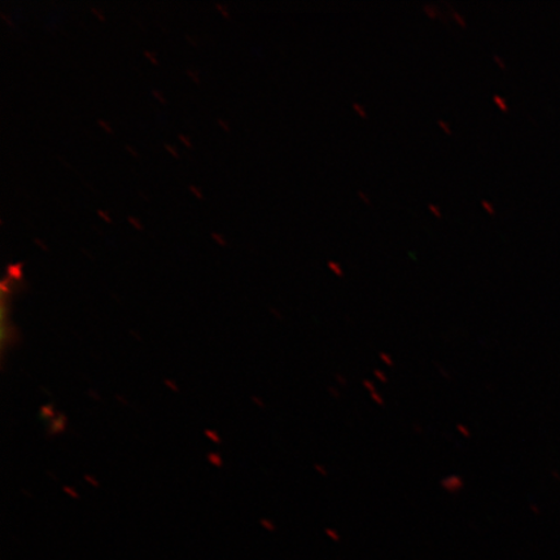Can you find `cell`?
Instances as JSON below:
<instances>
[{"label": "cell", "mask_w": 560, "mask_h": 560, "mask_svg": "<svg viewBox=\"0 0 560 560\" xmlns=\"http://www.w3.org/2000/svg\"><path fill=\"white\" fill-rule=\"evenodd\" d=\"M440 487L445 490L446 493L457 494L466 487V481L460 475H447L441 479Z\"/></svg>", "instance_id": "obj_1"}, {"label": "cell", "mask_w": 560, "mask_h": 560, "mask_svg": "<svg viewBox=\"0 0 560 560\" xmlns=\"http://www.w3.org/2000/svg\"><path fill=\"white\" fill-rule=\"evenodd\" d=\"M327 268L332 272L334 276L339 278L345 277V269H342V266L339 262L328 260Z\"/></svg>", "instance_id": "obj_2"}, {"label": "cell", "mask_w": 560, "mask_h": 560, "mask_svg": "<svg viewBox=\"0 0 560 560\" xmlns=\"http://www.w3.org/2000/svg\"><path fill=\"white\" fill-rule=\"evenodd\" d=\"M455 429H457V432L459 433V435L462 438L471 439V436H472L471 430L468 429V427L466 424L458 423L457 427H455Z\"/></svg>", "instance_id": "obj_3"}, {"label": "cell", "mask_w": 560, "mask_h": 560, "mask_svg": "<svg viewBox=\"0 0 560 560\" xmlns=\"http://www.w3.org/2000/svg\"><path fill=\"white\" fill-rule=\"evenodd\" d=\"M423 10L431 19H436L440 16L439 10L433 4H424Z\"/></svg>", "instance_id": "obj_4"}, {"label": "cell", "mask_w": 560, "mask_h": 560, "mask_svg": "<svg viewBox=\"0 0 560 560\" xmlns=\"http://www.w3.org/2000/svg\"><path fill=\"white\" fill-rule=\"evenodd\" d=\"M380 359H381L382 363H384L385 366H387V368L395 366V361H394V359H392V355L389 353L381 352Z\"/></svg>", "instance_id": "obj_5"}, {"label": "cell", "mask_w": 560, "mask_h": 560, "mask_svg": "<svg viewBox=\"0 0 560 560\" xmlns=\"http://www.w3.org/2000/svg\"><path fill=\"white\" fill-rule=\"evenodd\" d=\"M374 377H375L376 382H380L382 384H387L388 383L387 374H385L384 371L381 370V369H375L374 370Z\"/></svg>", "instance_id": "obj_6"}, {"label": "cell", "mask_w": 560, "mask_h": 560, "mask_svg": "<svg viewBox=\"0 0 560 560\" xmlns=\"http://www.w3.org/2000/svg\"><path fill=\"white\" fill-rule=\"evenodd\" d=\"M370 397H371V400L374 401V404H376L377 406H385V401H384V398L383 396L380 394V392L374 390V392H370Z\"/></svg>", "instance_id": "obj_7"}, {"label": "cell", "mask_w": 560, "mask_h": 560, "mask_svg": "<svg viewBox=\"0 0 560 560\" xmlns=\"http://www.w3.org/2000/svg\"><path fill=\"white\" fill-rule=\"evenodd\" d=\"M314 470H315V472L320 475L322 478H327V476H328V470H327V467L325 465L315 464L314 465Z\"/></svg>", "instance_id": "obj_8"}, {"label": "cell", "mask_w": 560, "mask_h": 560, "mask_svg": "<svg viewBox=\"0 0 560 560\" xmlns=\"http://www.w3.org/2000/svg\"><path fill=\"white\" fill-rule=\"evenodd\" d=\"M493 101L497 105H499V107L503 110H506L508 109V104H506V101L503 100V97L499 94H495L493 96Z\"/></svg>", "instance_id": "obj_9"}, {"label": "cell", "mask_w": 560, "mask_h": 560, "mask_svg": "<svg viewBox=\"0 0 560 560\" xmlns=\"http://www.w3.org/2000/svg\"><path fill=\"white\" fill-rule=\"evenodd\" d=\"M353 109L357 112V114H359L361 117L363 118H366L368 117V112L365 109V107H363L362 104L360 103H353Z\"/></svg>", "instance_id": "obj_10"}, {"label": "cell", "mask_w": 560, "mask_h": 560, "mask_svg": "<svg viewBox=\"0 0 560 560\" xmlns=\"http://www.w3.org/2000/svg\"><path fill=\"white\" fill-rule=\"evenodd\" d=\"M453 18L460 26H467V21L458 11H453Z\"/></svg>", "instance_id": "obj_11"}, {"label": "cell", "mask_w": 560, "mask_h": 560, "mask_svg": "<svg viewBox=\"0 0 560 560\" xmlns=\"http://www.w3.org/2000/svg\"><path fill=\"white\" fill-rule=\"evenodd\" d=\"M328 394H330V396L335 398V400H340L341 398L340 390L334 387V385H330V387H328Z\"/></svg>", "instance_id": "obj_12"}, {"label": "cell", "mask_w": 560, "mask_h": 560, "mask_svg": "<svg viewBox=\"0 0 560 560\" xmlns=\"http://www.w3.org/2000/svg\"><path fill=\"white\" fill-rule=\"evenodd\" d=\"M438 125L440 126L441 129H443L446 132L447 136L452 135L453 130L451 128L450 122H446L444 120H439Z\"/></svg>", "instance_id": "obj_13"}, {"label": "cell", "mask_w": 560, "mask_h": 560, "mask_svg": "<svg viewBox=\"0 0 560 560\" xmlns=\"http://www.w3.org/2000/svg\"><path fill=\"white\" fill-rule=\"evenodd\" d=\"M362 385H363V388H365L369 392V394H370V392L376 390V385L374 384L373 381L365 380L362 382Z\"/></svg>", "instance_id": "obj_14"}, {"label": "cell", "mask_w": 560, "mask_h": 560, "mask_svg": "<svg viewBox=\"0 0 560 560\" xmlns=\"http://www.w3.org/2000/svg\"><path fill=\"white\" fill-rule=\"evenodd\" d=\"M481 207L485 208L486 212H488L489 214H494V208L492 205H490L488 200L482 199Z\"/></svg>", "instance_id": "obj_15"}, {"label": "cell", "mask_w": 560, "mask_h": 560, "mask_svg": "<svg viewBox=\"0 0 560 560\" xmlns=\"http://www.w3.org/2000/svg\"><path fill=\"white\" fill-rule=\"evenodd\" d=\"M335 381L336 383L342 385V387H346V385L348 384L347 377L342 374H336Z\"/></svg>", "instance_id": "obj_16"}, {"label": "cell", "mask_w": 560, "mask_h": 560, "mask_svg": "<svg viewBox=\"0 0 560 560\" xmlns=\"http://www.w3.org/2000/svg\"><path fill=\"white\" fill-rule=\"evenodd\" d=\"M429 209L431 210V213L433 215L438 217V219H441V217H443V213H441L440 207H438L435 205H430Z\"/></svg>", "instance_id": "obj_17"}, {"label": "cell", "mask_w": 560, "mask_h": 560, "mask_svg": "<svg viewBox=\"0 0 560 560\" xmlns=\"http://www.w3.org/2000/svg\"><path fill=\"white\" fill-rule=\"evenodd\" d=\"M326 534L328 537L332 538L334 541H339V534L335 529H326Z\"/></svg>", "instance_id": "obj_18"}, {"label": "cell", "mask_w": 560, "mask_h": 560, "mask_svg": "<svg viewBox=\"0 0 560 560\" xmlns=\"http://www.w3.org/2000/svg\"><path fill=\"white\" fill-rule=\"evenodd\" d=\"M438 370H439V373H440L441 375H443L444 377H446V380H451L450 371L444 370V369H443V368H441V366H438Z\"/></svg>", "instance_id": "obj_19"}, {"label": "cell", "mask_w": 560, "mask_h": 560, "mask_svg": "<svg viewBox=\"0 0 560 560\" xmlns=\"http://www.w3.org/2000/svg\"><path fill=\"white\" fill-rule=\"evenodd\" d=\"M357 194H359L360 199H361L362 201H365V202H366V205H370V202H371V201H370L369 196H368V194H366V192L359 191V192H357Z\"/></svg>", "instance_id": "obj_20"}, {"label": "cell", "mask_w": 560, "mask_h": 560, "mask_svg": "<svg viewBox=\"0 0 560 560\" xmlns=\"http://www.w3.org/2000/svg\"><path fill=\"white\" fill-rule=\"evenodd\" d=\"M494 60L497 61V65H500L501 68L505 67V65H503V60L500 58V56L494 55Z\"/></svg>", "instance_id": "obj_21"}, {"label": "cell", "mask_w": 560, "mask_h": 560, "mask_svg": "<svg viewBox=\"0 0 560 560\" xmlns=\"http://www.w3.org/2000/svg\"><path fill=\"white\" fill-rule=\"evenodd\" d=\"M420 424H415V431H417L418 433H422V427H419Z\"/></svg>", "instance_id": "obj_22"}]
</instances>
